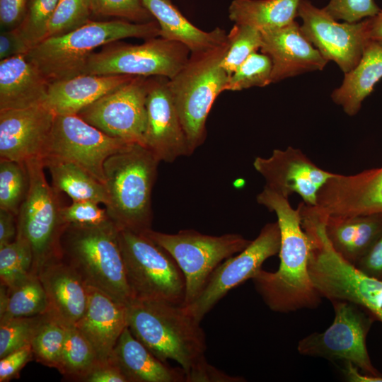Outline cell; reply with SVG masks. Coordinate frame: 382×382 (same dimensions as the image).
I'll use <instances>...</instances> for the list:
<instances>
[{"mask_svg": "<svg viewBox=\"0 0 382 382\" xmlns=\"http://www.w3.org/2000/svg\"><path fill=\"white\" fill-rule=\"evenodd\" d=\"M369 40L382 47V10L373 17L367 18Z\"/></svg>", "mask_w": 382, "mask_h": 382, "instance_id": "52", "label": "cell"}, {"mask_svg": "<svg viewBox=\"0 0 382 382\" xmlns=\"http://www.w3.org/2000/svg\"><path fill=\"white\" fill-rule=\"evenodd\" d=\"M335 318L323 332H313L299 341V354L331 361L351 362L369 375L378 376L366 346L371 320L361 308L346 301H332Z\"/></svg>", "mask_w": 382, "mask_h": 382, "instance_id": "12", "label": "cell"}, {"mask_svg": "<svg viewBox=\"0 0 382 382\" xmlns=\"http://www.w3.org/2000/svg\"><path fill=\"white\" fill-rule=\"evenodd\" d=\"M92 14L117 17L134 23L154 21L140 0H90Z\"/></svg>", "mask_w": 382, "mask_h": 382, "instance_id": "42", "label": "cell"}, {"mask_svg": "<svg viewBox=\"0 0 382 382\" xmlns=\"http://www.w3.org/2000/svg\"><path fill=\"white\" fill-rule=\"evenodd\" d=\"M59 0H28L26 13L16 28L30 48L45 38L50 20Z\"/></svg>", "mask_w": 382, "mask_h": 382, "instance_id": "40", "label": "cell"}, {"mask_svg": "<svg viewBox=\"0 0 382 382\" xmlns=\"http://www.w3.org/2000/svg\"><path fill=\"white\" fill-rule=\"evenodd\" d=\"M321 219L332 248L354 265L382 233V214Z\"/></svg>", "mask_w": 382, "mask_h": 382, "instance_id": "28", "label": "cell"}, {"mask_svg": "<svg viewBox=\"0 0 382 382\" xmlns=\"http://www.w3.org/2000/svg\"><path fill=\"white\" fill-rule=\"evenodd\" d=\"M16 215L6 209H0V248L13 241L17 235Z\"/></svg>", "mask_w": 382, "mask_h": 382, "instance_id": "51", "label": "cell"}, {"mask_svg": "<svg viewBox=\"0 0 382 382\" xmlns=\"http://www.w3.org/2000/svg\"><path fill=\"white\" fill-rule=\"evenodd\" d=\"M28 0H0V25L3 30L18 28L22 23Z\"/></svg>", "mask_w": 382, "mask_h": 382, "instance_id": "46", "label": "cell"}, {"mask_svg": "<svg viewBox=\"0 0 382 382\" xmlns=\"http://www.w3.org/2000/svg\"><path fill=\"white\" fill-rule=\"evenodd\" d=\"M47 308L46 294L37 274H32L12 289L1 284L0 321L44 314Z\"/></svg>", "mask_w": 382, "mask_h": 382, "instance_id": "32", "label": "cell"}, {"mask_svg": "<svg viewBox=\"0 0 382 382\" xmlns=\"http://www.w3.org/2000/svg\"><path fill=\"white\" fill-rule=\"evenodd\" d=\"M307 206L321 218L382 214V167L334 173L318 191L316 204Z\"/></svg>", "mask_w": 382, "mask_h": 382, "instance_id": "17", "label": "cell"}, {"mask_svg": "<svg viewBox=\"0 0 382 382\" xmlns=\"http://www.w3.org/2000/svg\"><path fill=\"white\" fill-rule=\"evenodd\" d=\"M33 253L23 239L15 240L0 248L1 284L12 289L28 278L33 273Z\"/></svg>", "mask_w": 382, "mask_h": 382, "instance_id": "35", "label": "cell"}, {"mask_svg": "<svg viewBox=\"0 0 382 382\" xmlns=\"http://www.w3.org/2000/svg\"><path fill=\"white\" fill-rule=\"evenodd\" d=\"M130 144L106 134L78 115H55L40 158L73 163L105 185V160Z\"/></svg>", "mask_w": 382, "mask_h": 382, "instance_id": "13", "label": "cell"}, {"mask_svg": "<svg viewBox=\"0 0 382 382\" xmlns=\"http://www.w3.org/2000/svg\"><path fill=\"white\" fill-rule=\"evenodd\" d=\"M127 75L79 74L50 83L44 105L55 115H78L99 98L130 81Z\"/></svg>", "mask_w": 382, "mask_h": 382, "instance_id": "24", "label": "cell"}, {"mask_svg": "<svg viewBox=\"0 0 382 382\" xmlns=\"http://www.w3.org/2000/svg\"><path fill=\"white\" fill-rule=\"evenodd\" d=\"M310 246L308 271L322 298L352 302L382 322V279L369 276L332 248L325 221L313 214L302 217Z\"/></svg>", "mask_w": 382, "mask_h": 382, "instance_id": "5", "label": "cell"}, {"mask_svg": "<svg viewBox=\"0 0 382 382\" xmlns=\"http://www.w3.org/2000/svg\"><path fill=\"white\" fill-rule=\"evenodd\" d=\"M91 14L90 0H59L48 23L45 38L79 28L89 21Z\"/></svg>", "mask_w": 382, "mask_h": 382, "instance_id": "39", "label": "cell"}, {"mask_svg": "<svg viewBox=\"0 0 382 382\" xmlns=\"http://www.w3.org/2000/svg\"><path fill=\"white\" fill-rule=\"evenodd\" d=\"M147 81L148 77L134 76L78 115L110 137L144 146Z\"/></svg>", "mask_w": 382, "mask_h": 382, "instance_id": "15", "label": "cell"}, {"mask_svg": "<svg viewBox=\"0 0 382 382\" xmlns=\"http://www.w3.org/2000/svg\"><path fill=\"white\" fill-rule=\"evenodd\" d=\"M381 78L382 47L368 40L359 63L345 74L342 84L331 94L332 100L347 115L354 116Z\"/></svg>", "mask_w": 382, "mask_h": 382, "instance_id": "29", "label": "cell"}, {"mask_svg": "<svg viewBox=\"0 0 382 382\" xmlns=\"http://www.w3.org/2000/svg\"><path fill=\"white\" fill-rule=\"evenodd\" d=\"M253 166L265 179V186L286 198L296 193L308 206L316 204L318 191L334 174L291 146L274 149L267 158L256 157Z\"/></svg>", "mask_w": 382, "mask_h": 382, "instance_id": "19", "label": "cell"}, {"mask_svg": "<svg viewBox=\"0 0 382 382\" xmlns=\"http://www.w3.org/2000/svg\"><path fill=\"white\" fill-rule=\"evenodd\" d=\"M29 187L25 163L0 160V209L17 216Z\"/></svg>", "mask_w": 382, "mask_h": 382, "instance_id": "36", "label": "cell"}, {"mask_svg": "<svg viewBox=\"0 0 382 382\" xmlns=\"http://www.w3.org/2000/svg\"><path fill=\"white\" fill-rule=\"evenodd\" d=\"M44 314L0 321V359L30 345Z\"/></svg>", "mask_w": 382, "mask_h": 382, "instance_id": "41", "label": "cell"}, {"mask_svg": "<svg viewBox=\"0 0 382 382\" xmlns=\"http://www.w3.org/2000/svg\"><path fill=\"white\" fill-rule=\"evenodd\" d=\"M54 117L44 104L0 110V158L25 163L40 158Z\"/></svg>", "mask_w": 382, "mask_h": 382, "instance_id": "20", "label": "cell"}, {"mask_svg": "<svg viewBox=\"0 0 382 382\" xmlns=\"http://www.w3.org/2000/svg\"><path fill=\"white\" fill-rule=\"evenodd\" d=\"M190 50L183 43L161 37L139 45L115 41L88 59L82 74L127 75L173 78L186 64Z\"/></svg>", "mask_w": 382, "mask_h": 382, "instance_id": "11", "label": "cell"}, {"mask_svg": "<svg viewBox=\"0 0 382 382\" xmlns=\"http://www.w3.org/2000/svg\"><path fill=\"white\" fill-rule=\"evenodd\" d=\"M159 162L147 148L137 143L105 160V208L119 230L142 233L151 229V192Z\"/></svg>", "mask_w": 382, "mask_h": 382, "instance_id": "4", "label": "cell"}, {"mask_svg": "<svg viewBox=\"0 0 382 382\" xmlns=\"http://www.w3.org/2000/svg\"><path fill=\"white\" fill-rule=\"evenodd\" d=\"M354 266L369 276L382 279V233Z\"/></svg>", "mask_w": 382, "mask_h": 382, "instance_id": "49", "label": "cell"}, {"mask_svg": "<svg viewBox=\"0 0 382 382\" xmlns=\"http://www.w3.org/2000/svg\"><path fill=\"white\" fill-rule=\"evenodd\" d=\"M288 199L266 186L257 196L258 204L276 214L281 236L280 263L276 272L261 269L252 280L265 304L277 313L316 308L322 300L308 271L310 246L299 207L294 209Z\"/></svg>", "mask_w": 382, "mask_h": 382, "instance_id": "1", "label": "cell"}, {"mask_svg": "<svg viewBox=\"0 0 382 382\" xmlns=\"http://www.w3.org/2000/svg\"><path fill=\"white\" fill-rule=\"evenodd\" d=\"M45 168L50 171L52 186L65 192L73 202L93 201L108 204L105 185L79 166L53 158H41Z\"/></svg>", "mask_w": 382, "mask_h": 382, "instance_id": "31", "label": "cell"}, {"mask_svg": "<svg viewBox=\"0 0 382 382\" xmlns=\"http://www.w3.org/2000/svg\"><path fill=\"white\" fill-rule=\"evenodd\" d=\"M159 25L160 36L185 45L190 53L219 46L227 41L226 32L216 28L204 31L191 23L170 0H140Z\"/></svg>", "mask_w": 382, "mask_h": 382, "instance_id": "27", "label": "cell"}, {"mask_svg": "<svg viewBox=\"0 0 382 382\" xmlns=\"http://www.w3.org/2000/svg\"><path fill=\"white\" fill-rule=\"evenodd\" d=\"M37 275L46 294L47 313L67 326L74 325L86 312L88 286L61 257L47 262Z\"/></svg>", "mask_w": 382, "mask_h": 382, "instance_id": "22", "label": "cell"}, {"mask_svg": "<svg viewBox=\"0 0 382 382\" xmlns=\"http://www.w3.org/2000/svg\"><path fill=\"white\" fill-rule=\"evenodd\" d=\"M74 325L93 346L99 363H107L127 327L126 305L88 286L86 312Z\"/></svg>", "mask_w": 382, "mask_h": 382, "instance_id": "23", "label": "cell"}, {"mask_svg": "<svg viewBox=\"0 0 382 382\" xmlns=\"http://www.w3.org/2000/svg\"><path fill=\"white\" fill-rule=\"evenodd\" d=\"M280 241L277 221L265 225L257 238L238 255L228 257L214 269L199 296L191 303L183 306L185 311L201 322L230 290L252 279L267 258L279 253Z\"/></svg>", "mask_w": 382, "mask_h": 382, "instance_id": "14", "label": "cell"}, {"mask_svg": "<svg viewBox=\"0 0 382 382\" xmlns=\"http://www.w3.org/2000/svg\"><path fill=\"white\" fill-rule=\"evenodd\" d=\"M156 20L134 23L126 20L88 21L66 33L44 39L26 54L51 83L83 74L94 50L129 37L144 40L159 37Z\"/></svg>", "mask_w": 382, "mask_h": 382, "instance_id": "3", "label": "cell"}, {"mask_svg": "<svg viewBox=\"0 0 382 382\" xmlns=\"http://www.w3.org/2000/svg\"><path fill=\"white\" fill-rule=\"evenodd\" d=\"M85 382H127L120 369L110 361L98 364L84 378Z\"/></svg>", "mask_w": 382, "mask_h": 382, "instance_id": "50", "label": "cell"}, {"mask_svg": "<svg viewBox=\"0 0 382 382\" xmlns=\"http://www.w3.org/2000/svg\"><path fill=\"white\" fill-rule=\"evenodd\" d=\"M49 84L26 55L0 60V110L43 105Z\"/></svg>", "mask_w": 382, "mask_h": 382, "instance_id": "25", "label": "cell"}, {"mask_svg": "<svg viewBox=\"0 0 382 382\" xmlns=\"http://www.w3.org/2000/svg\"><path fill=\"white\" fill-rule=\"evenodd\" d=\"M59 250L61 258L88 286L125 305L132 299L118 228L112 221L91 227L66 226L60 237Z\"/></svg>", "mask_w": 382, "mask_h": 382, "instance_id": "6", "label": "cell"}, {"mask_svg": "<svg viewBox=\"0 0 382 382\" xmlns=\"http://www.w3.org/2000/svg\"><path fill=\"white\" fill-rule=\"evenodd\" d=\"M261 52L270 57L272 64V83L323 70L328 62L295 21L279 28L261 31Z\"/></svg>", "mask_w": 382, "mask_h": 382, "instance_id": "21", "label": "cell"}, {"mask_svg": "<svg viewBox=\"0 0 382 382\" xmlns=\"http://www.w3.org/2000/svg\"><path fill=\"white\" fill-rule=\"evenodd\" d=\"M30 49L17 28L1 30L0 60L18 55H26Z\"/></svg>", "mask_w": 382, "mask_h": 382, "instance_id": "47", "label": "cell"}, {"mask_svg": "<svg viewBox=\"0 0 382 382\" xmlns=\"http://www.w3.org/2000/svg\"><path fill=\"white\" fill-rule=\"evenodd\" d=\"M272 64L270 57L257 52L250 55L230 76L225 91H241L264 87L272 83Z\"/></svg>", "mask_w": 382, "mask_h": 382, "instance_id": "38", "label": "cell"}, {"mask_svg": "<svg viewBox=\"0 0 382 382\" xmlns=\"http://www.w3.org/2000/svg\"><path fill=\"white\" fill-rule=\"evenodd\" d=\"M343 372L346 378L349 381L354 382H382V376H372L369 374H361L359 372L358 368L351 362H345Z\"/></svg>", "mask_w": 382, "mask_h": 382, "instance_id": "53", "label": "cell"}, {"mask_svg": "<svg viewBox=\"0 0 382 382\" xmlns=\"http://www.w3.org/2000/svg\"><path fill=\"white\" fill-rule=\"evenodd\" d=\"M144 233L165 249L180 268L185 280L182 306L191 303L199 296L211 274L221 262L240 253L250 243L236 233L215 236L194 230H181L170 234L152 229Z\"/></svg>", "mask_w": 382, "mask_h": 382, "instance_id": "10", "label": "cell"}, {"mask_svg": "<svg viewBox=\"0 0 382 382\" xmlns=\"http://www.w3.org/2000/svg\"><path fill=\"white\" fill-rule=\"evenodd\" d=\"M324 9L335 20L347 23L359 22L381 11L374 0H330Z\"/></svg>", "mask_w": 382, "mask_h": 382, "instance_id": "44", "label": "cell"}, {"mask_svg": "<svg viewBox=\"0 0 382 382\" xmlns=\"http://www.w3.org/2000/svg\"><path fill=\"white\" fill-rule=\"evenodd\" d=\"M241 378L229 376L204 360L185 374V382H235Z\"/></svg>", "mask_w": 382, "mask_h": 382, "instance_id": "48", "label": "cell"}, {"mask_svg": "<svg viewBox=\"0 0 382 382\" xmlns=\"http://www.w3.org/2000/svg\"><path fill=\"white\" fill-rule=\"evenodd\" d=\"M297 16L302 19L303 34L325 59L335 62L344 74L357 66L369 40L367 18L339 23L308 0H300Z\"/></svg>", "mask_w": 382, "mask_h": 382, "instance_id": "16", "label": "cell"}, {"mask_svg": "<svg viewBox=\"0 0 382 382\" xmlns=\"http://www.w3.org/2000/svg\"><path fill=\"white\" fill-rule=\"evenodd\" d=\"M29 187L17 214L16 237L30 245L32 272L37 274L47 262L61 257L59 241L65 225L61 216L59 191L49 185L40 158L25 162Z\"/></svg>", "mask_w": 382, "mask_h": 382, "instance_id": "9", "label": "cell"}, {"mask_svg": "<svg viewBox=\"0 0 382 382\" xmlns=\"http://www.w3.org/2000/svg\"><path fill=\"white\" fill-rule=\"evenodd\" d=\"M300 0H233L228 16L236 24L260 31L285 26L297 17Z\"/></svg>", "mask_w": 382, "mask_h": 382, "instance_id": "30", "label": "cell"}, {"mask_svg": "<svg viewBox=\"0 0 382 382\" xmlns=\"http://www.w3.org/2000/svg\"><path fill=\"white\" fill-rule=\"evenodd\" d=\"M108 361L120 369L127 382H185L181 367H171L158 359L128 327L120 336Z\"/></svg>", "mask_w": 382, "mask_h": 382, "instance_id": "26", "label": "cell"}, {"mask_svg": "<svg viewBox=\"0 0 382 382\" xmlns=\"http://www.w3.org/2000/svg\"><path fill=\"white\" fill-rule=\"evenodd\" d=\"M99 361L86 337L75 326L69 325L57 370L66 378L83 381Z\"/></svg>", "mask_w": 382, "mask_h": 382, "instance_id": "33", "label": "cell"}, {"mask_svg": "<svg viewBox=\"0 0 382 382\" xmlns=\"http://www.w3.org/2000/svg\"><path fill=\"white\" fill-rule=\"evenodd\" d=\"M144 146L161 161L172 163L192 151L180 120L168 79L148 77Z\"/></svg>", "mask_w": 382, "mask_h": 382, "instance_id": "18", "label": "cell"}, {"mask_svg": "<svg viewBox=\"0 0 382 382\" xmlns=\"http://www.w3.org/2000/svg\"><path fill=\"white\" fill-rule=\"evenodd\" d=\"M66 329L67 325L47 313H44L30 342L33 357L37 362L57 369Z\"/></svg>", "mask_w": 382, "mask_h": 382, "instance_id": "34", "label": "cell"}, {"mask_svg": "<svg viewBox=\"0 0 382 382\" xmlns=\"http://www.w3.org/2000/svg\"><path fill=\"white\" fill-rule=\"evenodd\" d=\"M61 216L65 225L80 227H91L104 224L110 219L106 208L99 207L93 201H77L66 207H62Z\"/></svg>", "mask_w": 382, "mask_h": 382, "instance_id": "43", "label": "cell"}, {"mask_svg": "<svg viewBox=\"0 0 382 382\" xmlns=\"http://www.w3.org/2000/svg\"><path fill=\"white\" fill-rule=\"evenodd\" d=\"M126 309L132 335L161 361L174 360L186 374L206 359L200 322L182 305L132 299Z\"/></svg>", "mask_w": 382, "mask_h": 382, "instance_id": "2", "label": "cell"}, {"mask_svg": "<svg viewBox=\"0 0 382 382\" xmlns=\"http://www.w3.org/2000/svg\"><path fill=\"white\" fill-rule=\"evenodd\" d=\"M132 299L183 305L185 277L172 256L145 233L118 229Z\"/></svg>", "mask_w": 382, "mask_h": 382, "instance_id": "8", "label": "cell"}, {"mask_svg": "<svg viewBox=\"0 0 382 382\" xmlns=\"http://www.w3.org/2000/svg\"><path fill=\"white\" fill-rule=\"evenodd\" d=\"M228 47L221 65L230 76L253 53L260 49L261 31L243 24L235 23L227 33Z\"/></svg>", "mask_w": 382, "mask_h": 382, "instance_id": "37", "label": "cell"}, {"mask_svg": "<svg viewBox=\"0 0 382 382\" xmlns=\"http://www.w3.org/2000/svg\"><path fill=\"white\" fill-rule=\"evenodd\" d=\"M33 357L31 345L12 352L0 359V381L13 378Z\"/></svg>", "mask_w": 382, "mask_h": 382, "instance_id": "45", "label": "cell"}, {"mask_svg": "<svg viewBox=\"0 0 382 382\" xmlns=\"http://www.w3.org/2000/svg\"><path fill=\"white\" fill-rule=\"evenodd\" d=\"M228 47L227 39L216 47L190 53L183 68L168 79L192 153L204 141L208 114L217 96L225 91L228 75L221 63Z\"/></svg>", "mask_w": 382, "mask_h": 382, "instance_id": "7", "label": "cell"}]
</instances>
